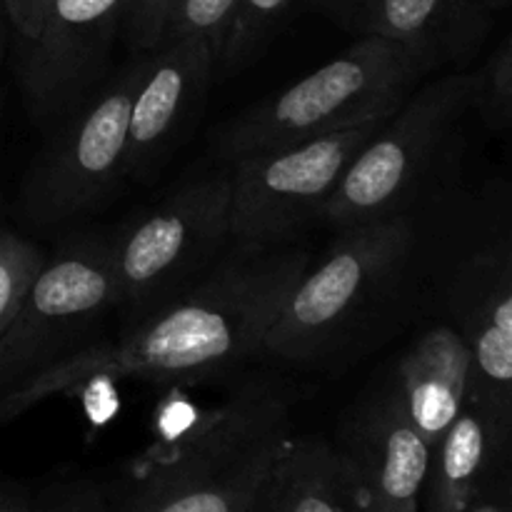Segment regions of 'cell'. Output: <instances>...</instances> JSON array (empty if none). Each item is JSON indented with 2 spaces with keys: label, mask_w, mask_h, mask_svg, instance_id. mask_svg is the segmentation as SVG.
I'll return each mask as SVG.
<instances>
[{
  "label": "cell",
  "mask_w": 512,
  "mask_h": 512,
  "mask_svg": "<svg viewBox=\"0 0 512 512\" xmlns=\"http://www.w3.org/2000/svg\"><path fill=\"white\" fill-rule=\"evenodd\" d=\"M308 268L303 250H245L168 300L118 343L68 353L0 395V423L95 380H198L263 350V338Z\"/></svg>",
  "instance_id": "obj_1"
},
{
  "label": "cell",
  "mask_w": 512,
  "mask_h": 512,
  "mask_svg": "<svg viewBox=\"0 0 512 512\" xmlns=\"http://www.w3.org/2000/svg\"><path fill=\"white\" fill-rule=\"evenodd\" d=\"M293 438L283 393L243 385L150 460L125 512H248Z\"/></svg>",
  "instance_id": "obj_2"
},
{
  "label": "cell",
  "mask_w": 512,
  "mask_h": 512,
  "mask_svg": "<svg viewBox=\"0 0 512 512\" xmlns=\"http://www.w3.org/2000/svg\"><path fill=\"white\" fill-rule=\"evenodd\" d=\"M420 75L403 45L365 33L323 68L220 125L213 148L235 160L385 120L413 93Z\"/></svg>",
  "instance_id": "obj_3"
},
{
  "label": "cell",
  "mask_w": 512,
  "mask_h": 512,
  "mask_svg": "<svg viewBox=\"0 0 512 512\" xmlns=\"http://www.w3.org/2000/svg\"><path fill=\"white\" fill-rule=\"evenodd\" d=\"M228 238L230 173L190 180L108 240L118 303L160 308Z\"/></svg>",
  "instance_id": "obj_4"
},
{
  "label": "cell",
  "mask_w": 512,
  "mask_h": 512,
  "mask_svg": "<svg viewBox=\"0 0 512 512\" xmlns=\"http://www.w3.org/2000/svg\"><path fill=\"white\" fill-rule=\"evenodd\" d=\"M385 120L235 158L230 170V238L245 250L273 248L305 220L320 215L350 160Z\"/></svg>",
  "instance_id": "obj_5"
},
{
  "label": "cell",
  "mask_w": 512,
  "mask_h": 512,
  "mask_svg": "<svg viewBox=\"0 0 512 512\" xmlns=\"http://www.w3.org/2000/svg\"><path fill=\"white\" fill-rule=\"evenodd\" d=\"M410 225L398 218L345 228L343 238L305 268L263 338L265 353L283 360L315 358L353 320L378 285L403 263Z\"/></svg>",
  "instance_id": "obj_6"
},
{
  "label": "cell",
  "mask_w": 512,
  "mask_h": 512,
  "mask_svg": "<svg viewBox=\"0 0 512 512\" xmlns=\"http://www.w3.org/2000/svg\"><path fill=\"white\" fill-rule=\"evenodd\" d=\"M473 85V78L448 75L410 93L350 160L320 215L340 228L390 218L428 168Z\"/></svg>",
  "instance_id": "obj_7"
},
{
  "label": "cell",
  "mask_w": 512,
  "mask_h": 512,
  "mask_svg": "<svg viewBox=\"0 0 512 512\" xmlns=\"http://www.w3.org/2000/svg\"><path fill=\"white\" fill-rule=\"evenodd\" d=\"M115 303L108 240H78L45 260L0 335V395L58 360L65 345Z\"/></svg>",
  "instance_id": "obj_8"
},
{
  "label": "cell",
  "mask_w": 512,
  "mask_h": 512,
  "mask_svg": "<svg viewBox=\"0 0 512 512\" xmlns=\"http://www.w3.org/2000/svg\"><path fill=\"white\" fill-rule=\"evenodd\" d=\"M145 58L65 123L25 188L30 218L60 223L95 208L125 175L128 123Z\"/></svg>",
  "instance_id": "obj_9"
},
{
  "label": "cell",
  "mask_w": 512,
  "mask_h": 512,
  "mask_svg": "<svg viewBox=\"0 0 512 512\" xmlns=\"http://www.w3.org/2000/svg\"><path fill=\"white\" fill-rule=\"evenodd\" d=\"M215 55L203 38H168L145 55L128 123L125 175L148 178L188 133L215 73Z\"/></svg>",
  "instance_id": "obj_10"
},
{
  "label": "cell",
  "mask_w": 512,
  "mask_h": 512,
  "mask_svg": "<svg viewBox=\"0 0 512 512\" xmlns=\"http://www.w3.org/2000/svg\"><path fill=\"white\" fill-rule=\"evenodd\" d=\"M335 450L368 512H418L433 448L405 418L393 388L350 415Z\"/></svg>",
  "instance_id": "obj_11"
},
{
  "label": "cell",
  "mask_w": 512,
  "mask_h": 512,
  "mask_svg": "<svg viewBox=\"0 0 512 512\" xmlns=\"http://www.w3.org/2000/svg\"><path fill=\"white\" fill-rule=\"evenodd\" d=\"M125 0H53L43 30L30 40L23 83L40 115H58L98 75Z\"/></svg>",
  "instance_id": "obj_12"
},
{
  "label": "cell",
  "mask_w": 512,
  "mask_h": 512,
  "mask_svg": "<svg viewBox=\"0 0 512 512\" xmlns=\"http://www.w3.org/2000/svg\"><path fill=\"white\" fill-rule=\"evenodd\" d=\"M473 385V358L463 335L433 328L400 360L393 393L420 438L435 448L453 425Z\"/></svg>",
  "instance_id": "obj_13"
},
{
  "label": "cell",
  "mask_w": 512,
  "mask_h": 512,
  "mask_svg": "<svg viewBox=\"0 0 512 512\" xmlns=\"http://www.w3.org/2000/svg\"><path fill=\"white\" fill-rule=\"evenodd\" d=\"M355 20L365 33L403 45L428 73L475 38L483 13L463 0H360Z\"/></svg>",
  "instance_id": "obj_14"
},
{
  "label": "cell",
  "mask_w": 512,
  "mask_h": 512,
  "mask_svg": "<svg viewBox=\"0 0 512 512\" xmlns=\"http://www.w3.org/2000/svg\"><path fill=\"white\" fill-rule=\"evenodd\" d=\"M268 495L278 512H368L338 450L318 438H293Z\"/></svg>",
  "instance_id": "obj_15"
},
{
  "label": "cell",
  "mask_w": 512,
  "mask_h": 512,
  "mask_svg": "<svg viewBox=\"0 0 512 512\" xmlns=\"http://www.w3.org/2000/svg\"><path fill=\"white\" fill-rule=\"evenodd\" d=\"M493 430L478 403L465 400L443 438L435 443L428 473V512H465L478 493Z\"/></svg>",
  "instance_id": "obj_16"
},
{
  "label": "cell",
  "mask_w": 512,
  "mask_h": 512,
  "mask_svg": "<svg viewBox=\"0 0 512 512\" xmlns=\"http://www.w3.org/2000/svg\"><path fill=\"white\" fill-rule=\"evenodd\" d=\"M473 358L470 388L510 390L512 388V273L495 290L475 320L470 338H465Z\"/></svg>",
  "instance_id": "obj_17"
},
{
  "label": "cell",
  "mask_w": 512,
  "mask_h": 512,
  "mask_svg": "<svg viewBox=\"0 0 512 512\" xmlns=\"http://www.w3.org/2000/svg\"><path fill=\"white\" fill-rule=\"evenodd\" d=\"M290 3L293 0H238L223 50H220L218 68L230 73L240 63H245L255 53V48L268 38Z\"/></svg>",
  "instance_id": "obj_18"
},
{
  "label": "cell",
  "mask_w": 512,
  "mask_h": 512,
  "mask_svg": "<svg viewBox=\"0 0 512 512\" xmlns=\"http://www.w3.org/2000/svg\"><path fill=\"white\" fill-rule=\"evenodd\" d=\"M45 255L20 235L0 228V335L18 313Z\"/></svg>",
  "instance_id": "obj_19"
},
{
  "label": "cell",
  "mask_w": 512,
  "mask_h": 512,
  "mask_svg": "<svg viewBox=\"0 0 512 512\" xmlns=\"http://www.w3.org/2000/svg\"><path fill=\"white\" fill-rule=\"evenodd\" d=\"M235 3L238 0H180L168 23L165 40L180 38V35L203 38L210 45V50H213L215 63H218L230 20H233L235 13Z\"/></svg>",
  "instance_id": "obj_20"
},
{
  "label": "cell",
  "mask_w": 512,
  "mask_h": 512,
  "mask_svg": "<svg viewBox=\"0 0 512 512\" xmlns=\"http://www.w3.org/2000/svg\"><path fill=\"white\" fill-rule=\"evenodd\" d=\"M180 0H125L120 23L125 25L130 43L143 53L158 48L168 33V23Z\"/></svg>",
  "instance_id": "obj_21"
},
{
  "label": "cell",
  "mask_w": 512,
  "mask_h": 512,
  "mask_svg": "<svg viewBox=\"0 0 512 512\" xmlns=\"http://www.w3.org/2000/svg\"><path fill=\"white\" fill-rule=\"evenodd\" d=\"M8 23L18 30L25 43L35 40L43 30L45 15H48L53 0H3Z\"/></svg>",
  "instance_id": "obj_22"
},
{
  "label": "cell",
  "mask_w": 512,
  "mask_h": 512,
  "mask_svg": "<svg viewBox=\"0 0 512 512\" xmlns=\"http://www.w3.org/2000/svg\"><path fill=\"white\" fill-rule=\"evenodd\" d=\"M490 105L498 115H512V40L498 55L490 73Z\"/></svg>",
  "instance_id": "obj_23"
},
{
  "label": "cell",
  "mask_w": 512,
  "mask_h": 512,
  "mask_svg": "<svg viewBox=\"0 0 512 512\" xmlns=\"http://www.w3.org/2000/svg\"><path fill=\"white\" fill-rule=\"evenodd\" d=\"M0 512H103L98 498L83 490L63 495L55 505H20V503H0Z\"/></svg>",
  "instance_id": "obj_24"
},
{
  "label": "cell",
  "mask_w": 512,
  "mask_h": 512,
  "mask_svg": "<svg viewBox=\"0 0 512 512\" xmlns=\"http://www.w3.org/2000/svg\"><path fill=\"white\" fill-rule=\"evenodd\" d=\"M313 3L333 10L335 15H350V18H355V15H358L360 0H313Z\"/></svg>",
  "instance_id": "obj_25"
},
{
  "label": "cell",
  "mask_w": 512,
  "mask_h": 512,
  "mask_svg": "<svg viewBox=\"0 0 512 512\" xmlns=\"http://www.w3.org/2000/svg\"><path fill=\"white\" fill-rule=\"evenodd\" d=\"M465 512H510V510L505 508V505L495 503V500H475L473 498V503L468 505V510Z\"/></svg>",
  "instance_id": "obj_26"
},
{
  "label": "cell",
  "mask_w": 512,
  "mask_h": 512,
  "mask_svg": "<svg viewBox=\"0 0 512 512\" xmlns=\"http://www.w3.org/2000/svg\"><path fill=\"white\" fill-rule=\"evenodd\" d=\"M465 5H470L473 10H478V13H488V10L493 8H500V5H505L508 0H463Z\"/></svg>",
  "instance_id": "obj_27"
},
{
  "label": "cell",
  "mask_w": 512,
  "mask_h": 512,
  "mask_svg": "<svg viewBox=\"0 0 512 512\" xmlns=\"http://www.w3.org/2000/svg\"><path fill=\"white\" fill-rule=\"evenodd\" d=\"M268 485H270V483H268ZM248 512H278V510H275L273 500H270V495H268V488H265V493L260 495V498H258V503H255L253 508H250Z\"/></svg>",
  "instance_id": "obj_28"
},
{
  "label": "cell",
  "mask_w": 512,
  "mask_h": 512,
  "mask_svg": "<svg viewBox=\"0 0 512 512\" xmlns=\"http://www.w3.org/2000/svg\"><path fill=\"white\" fill-rule=\"evenodd\" d=\"M8 20V13H5V3L0 0V45H3V25Z\"/></svg>",
  "instance_id": "obj_29"
},
{
  "label": "cell",
  "mask_w": 512,
  "mask_h": 512,
  "mask_svg": "<svg viewBox=\"0 0 512 512\" xmlns=\"http://www.w3.org/2000/svg\"><path fill=\"white\" fill-rule=\"evenodd\" d=\"M508 510H510V512H512V508H508Z\"/></svg>",
  "instance_id": "obj_30"
}]
</instances>
